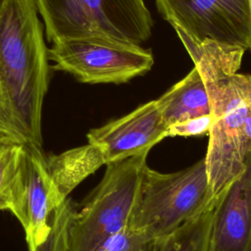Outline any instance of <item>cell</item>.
<instances>
[{
    "label": "cell",
    "mask_w": 251,
    "mask_h": 251,
    "mask_svg": "<svg viewBox=\"0 0 251 251\" xmlns=\"http://www.w3.org/2000/svg\"><path fill=\"white\" fill-rule=\"evenodd\" d=\"M48 48L34 0L0 3V76L14 112L42 148V105L49 81Z\"/></svg>",
    "instance_id": "cell-1"
},
{
    "label": "cell",
    "mask_w": 251,
    "mask_h": 251,
    "mask_svg": "<svg viewBox=\"0 0 251 251\" xmlns=\"http://www.w3.org/2000/svg\"><path fill=\"white\" fill-rule=\"evenodd\" d=\"M205 158L175 173L147 164L141 173L128 226L147 240L168 236L216 205Z\"/></svg>",
    "instance_id": "cell-2"
},
{
    "label": "cell",
    "mask_w": 251,
    "mask_h": 251,
    "mask_svg": "<svg viewBox=\"0 0 251 251\" xmlns=\"http://www.w3.org/2000/svg\"><path fill=\"white\" fill-rule=\"evenodd\" d=\"M49 42L100 37L139 45L153 21L143 0H34Z\"/></svg>",
    "instance_id": "cell-3"
},
{
    "label": "cell",
    "mask_w": 251,
    "mask_h": 251,
    "mask_svg": "<svg viewBox=\"0 0 251 251\" xmlns=\"http://www.w3.org/2000/svg\"><path fill=\"white\" fill-rule=\"evenodd\" d=\"M204 84L213 118L204 158L212 192L218 198L245 167L248 152L243 127L251 101V75L235 73Z\"/></svg>",
    "instance_id": "cell-4"
},
{
    "label": "cell",
    "mask_w": 251,
    "mask_h": 251,
    "mask_svg": "<svg viewBox=\"0 0 251 251\" xmlns=\"http://www.w3.org/2000/svg\"><path fill=\"white\" fill-rule=\"evenodd\" d=\"M148 154L108 163L100 182L76 210L70 227V251H95L128 226Z\"/></svg>",
    "instance_id": "cell-5"
},
{
    "label": "cell",
    "mask_w": 251,
    "mask_h": 251,
    "mask_svg": "<svg viewBox=\"0 0 251 251\" xmlns=\"http://www.w3.org/2000/svg\"><path fill=\"white\" fill-rule=\"evenodd\" d=\"M48 58L55 70L85 83H124L151 70L154 58L139 45L100 38H70L52 43Z\"/></svg>",
    "instance_id": "cell-6"
},
{
    "label": "cell",
    "mask_w": 251,
    "mask_h": 251,
    "mask_svg": "<svg viewBox=\"0 0 251 251\" xmlns=\"http://www.w3.org/2000/svg\"><path fill=\"white\" fill-rule=\"evenodd\" d=\"M163 18L196 43L251 51V0H156Z\"/></svg>",
    "instance_id": "cell-7"
},
{
    "label": "cell",
    "mask_w": 251,
    "mask_h": 251,
    "mask_svg": "<svg viewBox=\"0 0 251 251\" xmlns=\"http://www.w3.org/2000/svg\"><path fill=\"white\" fill-rule=\"evenodd\" d=\"M164 122L156 100L140 105L119 119L92 128L87 141L99 146L108 163L148 154L161 140L167 138Z\"/></svg>",
    "instance_id": "cell-8"
},
{
    "label": "cell",
    "mask_w": 251,
    "mask_h": 251,
    "mask_svg": "<svg viewBox=\"0 0 251 251\" xmlns=\"http://www.w3.org/2000/svg\"><path fill=\"white\" fill-rule=\"evenodd\" d=\"M209 251H251V153L243 171L217 198Z\"/></svg>",
    "instance_id": "cell-9"
},
{
    "label": "cell",
    "mask_w": 251,
    "mask_h": 251,
    "mask_svg": "<svg viewBox=\"0 0 251 251\" xmlns=\"http://www.w3.org/2000/svg\"><path fill=\"white\" fill-rule=\"evenodd\" d=\"M65 199L57 191L45 164L42 148L26 146L25 174V240L32 251L45 238L50 229V215Z\"/></svg>",
    "instance_id": "cell-10"
},
{
    "label": "cell",
    "mask_w": 251,
    "mask_h": 251,
    "mask_svg": "<svg viewBox=\"0 0 251 251\" xmlns=\"http://www.w3.org/2000/svg\"><path fill=\"white\" fill-rule=\"evenodd\" d=\"M47 173L63 199L87 176L106 165L102 149L87 143L57 155L45 156Z\"/></svg>",
    "instance_id": "cell-11"
},
{
    "label": "cell",
    "mask_w": 251,
    "mask_h": 251,
    "mask_svg": "<svg viewBox=\"0 0 251 251\" xmlns=\"http://www.w3.org/2000/svg\"><path fill=\"white\" fill-rule=\"evenodd\" d=\"M166 125L211 115V104L204 81L194 67L181 80L156 99Z\"/></svg>",
    "instance_id": "cell-12"
},
{
    "label": "cell",
    "mask_w": 251,
    "mask_h": 251,
    "mask_svg": "<svg viewBox=\"0 0 251 251\" xmlns=\"http://www.w3.org/2000/svg\"><path fill=\"white\" fill-rule=\"evenodd\" d=\"M26 146L0 137V211L9 210L25 224Z\"/></svg>",
    "instance_id": "cell-13"
},
{
    "label": "cell",
    "mask_w": 251,
    "mask_h": 251,
    "mask_svg": "<svg viewBox=\"0 0 251 251\" xmlns=\"http://www.w3.org/2000/svg\"><path fill=\"white\" fill-rule=\"evenodd\" d=\"M77 210L71 198H66L50 215V229L32 251H70V227Z\"/></svg>",
    "instance_id": "cell-14"
},
{
    "label": "cell",
    "mask_w": 251,
    "mask_h": 251,
    "mask_svg": "<svg viewBox=\"0 0 251 251\" xmlns=\"http://www.w3.org/2000/svg\"><path fill=\"white\" fill-rule=\"evenodd\" d=\"M0 137L8 138L25 146L34 145L19 122L0 76ZM36 146V145H34Z\"/></svg>",
    "instance_id": "cell-15"
},
{
    "label": "cell",
    "mask_w": 251,
    "mask_h": 251,
    "mask_svg": "<svg viewBox=\"0 0 251 251\" xmlns=\"http://www.w3.org/2000/svg\"><path fill=\"white\" fill-rule=\"evenodd\" d=\"M144 241L147 239L143 235L126 226L104 240L95 251H130Z\"/></svg>",
    "instance_id": "cell-16"
},
{
    "label": "cell",
    "mask_w": 251,
    "mask_h": 251,
    "mask_svg": "<svg viewBox=\"0 0 251 251\" xmlns=\"http://www.w3.org/2000/svg\"><path fill=\"white\" fill-rule=\"evenodd\" d=\"M213 123L212 115L189 119L168 126L167 137H190L209 134Z\"/></svg>",
    "instance_id": "cell-17"
},
{
    "label": "cell",
    "mask_w": 251,
    "mask_h": 251,
    "mask_svg": "<svg viewBox=\"0 0 251 251\" xmlns=\"http://www.w3.org/2000/svg\"><path fill=\"white\" fill-rule=\"evenodd\" d=\"M243 133H244V139H245L247 152L251 153V101L249 102L246 117L244 120Z\"/></svg>",
    "instance_id": "cell-18"
},
{
    "label": "cell",
    "mask_w": 251,
    "mask_h": 251,
    "mask_svg": "<svg viewBox=\"0 0 251 251\" xmlns=\"http://www.w3.org/2000/svg\"><path fill=\"white\" fill-rule=\"evenodd\" d=\"M1 1H2V0H0V3H1Z\"/></svg>",
    "instance_id": "cell-19"
}]
</instances>
